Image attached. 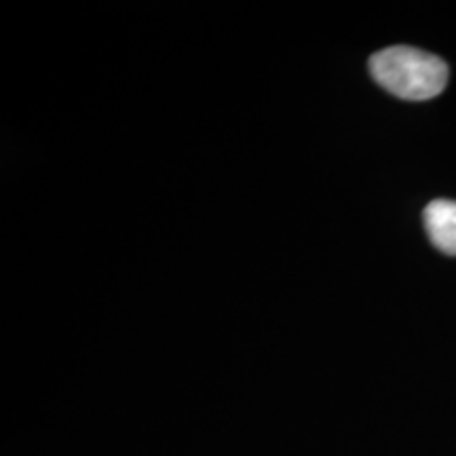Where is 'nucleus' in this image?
I'll return each mask as SVG.
<instances>
[{"label":"nucleus","instance_id":"f03ea898","mask_svg":"<svg viewBox=\"0 0 456 456\" xmlns=\"http://www.w3.org/2000/svg\"><path fill=\"white\" fill-rule=\"evenodd\" d=\"M425 228L431 243L448 256H456V201L436 199L425 208Z\"/></svg>","mask_w":456,"mask_h":456},{"label":"nucleus","instance_id":"f257e3e1","mask_svg":"<svg viewBox=\"0 0 456 456\" xmlns=\"http://www.w3.org/2000/svg\"><path fill=\"white\" fill-rule=\"evenodd\" d=\"M370 74L395 98L423 102L446 89L450 72L442 57L397 45L370 57Z\"/></svg>","mask_w":456,"mask_h":456}]
</instances>
